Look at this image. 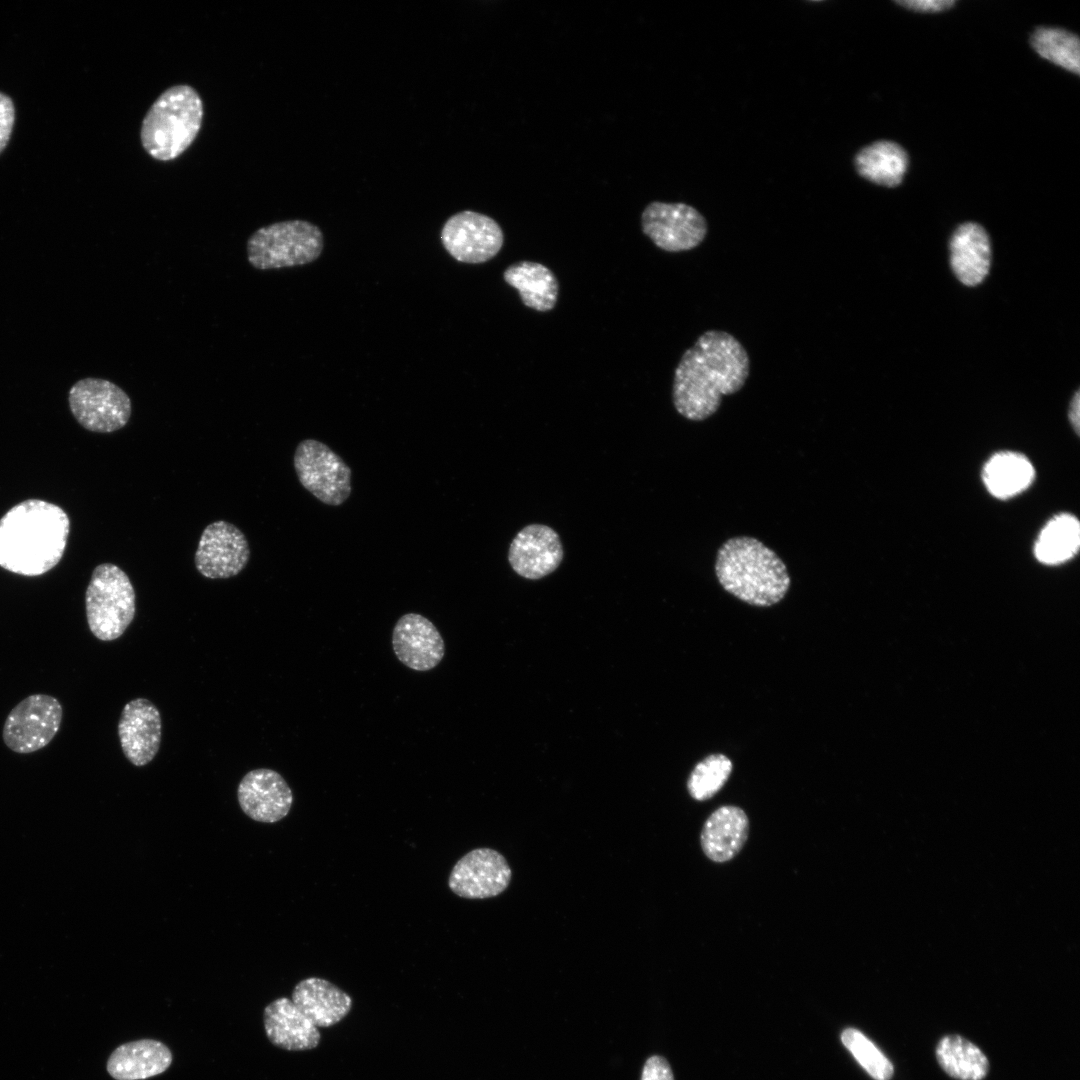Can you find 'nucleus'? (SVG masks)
Listing matches in <instances>:
<instances>
[{"mask_svg":"<svg viewBox=\"0 0 1080 1080\" xmlns=\"http://www.w3.org/2000/svg\"><path fill=\"white\" fill-rule=\"evenodd\" d=\"M750 373L743 344L722 330H707L685 350L672 384L676 411L691 421H703L719 409L723 396L740 391Z\"/></svg>","mask_w":1080,"mask_h":1080,"instance_id":"f257e3e1","label":"nucleus"},{"mask_svg":"<svg viewBox=\"0 0 1080 1080\" xmlns=\"http://www.w3.org/2000/svg\"><path fill=\"white\" fill-rule=\"evenodd\" d=\"M70 519L58 505L24 500L0 518V567L22 576H40L62 559Z\"/></svg>","mask_w":1080,"mask_h":1080,"instance_id":"f03ea898","label":"nucleus"},{"mask_svg":"<svg viewBox=\"0 0 1080 1080\" xmlns=\"http://www.w3.org/2000/svg\"><path fill=\"white\" fill-rule=\"evenodd\" d=\"M715 573L722 588L756 607L779 603L791 579L782 559L756 538L733 537L718 549Z\"/></svg>","mask_w":1080,"mask_h":1080,"instance_id":"7ed1b4c3","label":"nucleus"},{"mask_svg":"<svg viewBox=\"0 0 1080 1080\" xmlns=\"http://www.w3.org/2000/svg\"><path fill=\"white\" fill-rule=\"evenodd\" d=\"M204 115L199 93L190 85L164 90L146 112L140 129L142 147L152 158H178L196 139Z\"/></svg>","mask_w":1080,"mask_h":1080,"instance_id":"20e7f679","label":"nucleus"},{"mask_svg":"<svg viewBox=\"0 0 1080 1080\" xmlns=\"http://www.w3.org/2000/svg\"><path fill=\"white\" fill-rule=\"evenodd\" d=\"M86 617L92 634L102 641L123 635L136 612V595L128 575L117 565L96 566L85 593Z\"/></svg>","mask_w":1080,"mask_h":1080,"instance_id":"39448f33","label":"nucleus"},{"mask_svg":"<svg viewBox=\"0 0 1080 1080\" xmlns=\"http://www.w3.org/2000/svg\"><path fill=\"white\" fill-rule=\"evenodd\" d=\"M319 227L305 220H286L257 229L247 240V259L258 270L301 266L323 250Z\"/></svg>","mask_w":1080,"mask_h":1080,"instance_id":"423d86ee","label":"nucleus"},{"mask_svg":"<svg viewBox=\"0 0 1080 1080\" xmlns=\"http://www.w3.org/2000/svg\"><path fill=\"white\" fill-rule=\"evenodd\" d=\"M69 408L86 430L111 433L123 428L132 413L128 394L115 383L87 377L77 381L68 393Z\"/></svg>","mask_w":1080,"mask_h":1080,"instance_id":"0eeeda50","label":"nucleus"},{"mask_svg":"<svg viewBox=\"0 0 1080 1080\" xmlns=\"http://www.w3.org/2000/svg\"><path fill=\"white\" fill-rule=\"evenodd\" d=\"M294 468L301 485L322 503L339 506L349 498L352 471L326 444L302 440L294 453Z\"/></svg>","mask_w":1080,"mask_h":1080,"instance_id":"6e6552de","label":"nucleus"},{"mask_svg":"<svg viewBox=\"0 0 1080 1080\" xmlns=\"http://www.w3.org/2000/svg\"><path fill=\"white\" fill-rule=\"evenodd\" d=\"M643 233L666 252H684L698 247L706 238V218L686 203L653 201L641 214Z\"/></svg>","mask_w":1080,"mask_h":1080,"instance_id":"1a4fd4ad","label":"nucleus"},{"mask_svg":"<svg viewBox=\"0 0 1080 1080\" xmlns=\"http://www.w3.org/2000/svg\"><path fill=\"white\" fill-rule=\"evenodd\" d=\"M63 710L58 699L33 694L20 701L9 713L3 727L5 745L16 753H31L51 742L58 732Z\"/></svg>","mask_w":1080,"mask_h":1080,"instance_id":"9d476101","label":"nucleus"},{"mask_svg":"<svg viewBox=\"0 0 1080 1080\" xmlns=\"http://www.w3.org/2000/svg\"><path fill=\"white\" fill-rule=\"evenodd\" d=\"M440 238L454 259L469 264L487 262L498 254L504 243L500 225L493 218L472 210L448 218Z\"/></svg>","mask_w":1080,"mask_h":1080,"instance_id":"9b49d317","label":"nucleus"},{"mask_svg":"<svg viewBox=\"0 0 1080 1080\" xmlns=\"http://www.w3.org/2000/svg\"><path fill=\"white\" fill-rule=\"evenodd\" d=\"M249 557V544L244 533L235 525L219 520L203 530L194 562L202 576L227 579L239 574Z\"/></svg>","mask_w":1080,"mask_h":1080,"instance_id":"f8f14e48","label":"nucleus"},{"mask_svg":"<svg viewBox=\"0 0 1080 1080\" xmlns=\"http://www.w3.org/2000/svg\"><path fill=\"white\" fill-rule=\"evenodd\" d=\"M511 876V868L501 853L491 848H476L453 866L448 886L459 897L485 899L505 891Z\"/></svg>","mask_w":1080,"mask_h":1080,"instance_id":"ddd939ff","label":"nucleus"},{"mask_svg":"<svg viewBox=\"0 0 1080 1080\" xmlns=\"http://www.w3.org/2000/svg\"><path fill=\"white\" fill-rule=\"evenodd\" d=\"M242 811L252 820L275 823L288 815L293 794L286 780L275 770L259 768L249 771L237 788Z\"/></svg>","mask_w":1080,"mask_h":1080,"instance_id":"4468645a","label":"nucleus"},{"mask_svg":"<svg viewBox=\"0 0 1080 1080\" xmlns=\"http://www.w3.org/2000/svg\"><path fill=\"white\" fill-rule=\"evenodd\" d=\"M563 554L560 537L554 529L543 524H530L512 540L508 561L521 577L538 580L559 567Z\"/></svg>","mask_w":1080,"mask_h":1080,"instance_id":"2eb2a0df","label":"nucleus"},{"mask_svg":"<svg viewBox=\"0 0 1080 1080\" xmlns=\"http://www.w3.org/2000/svg\"><path fill=\"white\" fill-rule=\"evenodd\" d=\"M392 647L406 667L424 672L435 668L445 655L444 640L436 626L417 613L401 616L392 631Z\"/></svg>","mask_w":1080,"mask_h":1080,"instance_id":"dca6fc26","label":"nucleus"},{"mask_svg":"<svg viewBox=\"0 0 1080 1080\" xmlns=\"http://www.w3.org/2000/svg\"><path fill=\"white\" fill-rule=\"evenodd\" d=\"M162 724L158 708L148 699L136 698L122 709L118 735L125 757L134 766L151 762L161 743Z\"/></svg>","mask_w":1080,"mask_h":1080,"instance_id":"f3484780","label":"nucleus"},{"mask_svg":"<svg viewBox=\"0 0 1080 1080\" xmlns=\"http://www.w3.org/2000/svg\"><path fill=\"white\" fill-rule=\"evenodd\" d=\"M264 1028L269 1041L284 1050L306 1051L321 1041L318 1029L287 997H280L264 1009Z\"/></svg>","mask_w":1080,"mask_h":1080,"instance_id":"a211bd4d","label":"nucleus"},{"mask_svg":"<svg viewBox=\"0 0 1080 1080\" xmlns=\"http://www.w3.org/2000/svg\"><path fill=\"white\" fill-rule=\"evenodd\" d=\"M749 835V819L745 811L734 805H723L713 811L703 824L700 843L711 861L724 863L742 850Z\"/></svg>","mask_w":1080,"mask_h":1080,"instance_id":"6ab92c4d","label":"nucleus"},{"mask_svg":"<svg viewBox=\"0 0 1080 1080\" xmlns=\"http://www.w3.org/2000/svg\"><path fill=\"white\" fill-rule=\"evenodd\" d=\"M291 1000L318 1028L336 1025L349 1014L353 1005L349 994L319 977L299 981L292 991Z\"/></svg>","mask_w":1080,"mask_h":1080,"instance_id":"aec40b11","label":"nucleus"},{"mask_svg":"<svg viewBox=\"0 0 1080 1080\" xmlns=\"http://www.w3.org/2000/svg\"><path fill=\"white\" fill-rule=\"evenodd\" d=\"M950 264L957 279L965 286H976L987 276L991 263V245L987 232L978 223L959 225L950 239Z\"/></svg>","mask_w":1080,"mask_h":1080,"instance_id":"412c9836","label":"nucleus"},{"mask_svg":"<svg viewBox=\"0 0 1080 1080\" xmlns=\"http://www.w3.org/2000/svg\"><path fill=\"white\" fill-rule=\"evenodd\" d=\"M172 1062L170 1049L153 1039H140L118 1046L107 1061V1071L116 1080H144L166 1071Z\"/></svg>","mask_w":1080,"mask_h":1080,"instance_id":"4be33fe9","label":"nucleus"},{"mask_svg":"<svg viewBox=\"0 0 1080 1080\" xmlns=\"http://www.w3.org/2000/svg\"><path fill=\"white\" fill-rule=\"evenodd\" d=\"M503 278L519 292L526 307L540 312L555 307L559 284L554 273L545 265L532 261L516 262L504 270Z\"/></svg>","mask_w":1080,"mask_h":1080,"instance_id":"5701e85b","label":"nucleus"},{"mask_svg":"<svg viewBox=\"0 0 1080 1080\" xmlns=\"http://www.w3.org/2000/svg\"><path fill=\"white\" fill-rule=\"evenodd\" d=\"M908 154L898 143L877 140L854 156L856 172L877 185L894 187L901 183L908 167Z\"/></svg>","mask_w":1080,"mask_h":1080,"instance_id":"b1692460","label":"nucleus"},{"mask_svg":"<svg viewBox=\"0 0 1080 1080\" xmlns=\"http://www.w3.org/2000/svg\"><path fill=\"white\" fill-rule=\"evenodd\" d=\"M1035 470L1027 457L1017 452L994 454L985 463L983 482L991 495L1007 499L1024 491L1033 481Z\"/></svg>","mask_w":1080,"mask_h":1080,"instance_id":"393cba45","label":"nucleus"},{"mask_svg":"<svg viewBox=\"0 0 1080 1080\" xmlns=\"http://www.w3.org/2000/svg\"><path fill=\"white\" fill-rule=\"evenodd\" d=\"M1080 545V525L1073 515L1059 514L1050 519L1039 533L1034 545L1037 560L1057 565L1071 559Z\"/></svg>","mask_w":1080,"mask_h":1080,"instance_id":"a878e982","label":"nucleus"},{"mask_svg":"<svg viewBox=\"0 0 1080 1080\" xmlns=\"http://www.w3.org/2000/svg\"><path fill=\"white\" fill-rule=\"evenodd\" d=\"M936 1058L942 1069L958 1080H982L989 1070L986 1055L960 1035L943 1037L936 1047Z\"/></svg>","mask_w":1080,"mask_h":1080,"instance_id":"bb28decb","label":"nucleus"},{"mask_svg":"<svg viewBox=\"0 0 1080 1080\" xmlns=\"http://www.w3.org/2000/svg\"><path fill=\"white\" fill-rule=\"evenodd\" d=\"M1030 43L1041 57L1079 74L1080 42L1075 33L1060 27L1039 26L1032 32Z\"/></svg>","mask_w":1080,"mask_h":1080,"instance_id":"cd10ccee","label":"nucleus"},{"mask_svg":"<svg viewBox=\"0 0 1080 1080\" xmlns=\"http://www.w3.org/2000/svg\"><path fill=\"white\" fill-rule=\"evenodd\" d=\"M733 769L731 760L716 753L698 762L687 781L690 796L697 801L712 798L728 781Z\"/></svg>","mask_w":1080,"mask_h":1080,"instance_id":"c85d7f7f","label":"nucleus"},{"mask_svg":"<svg viewBox=\"0 0 1080 1080\" xmlns=\"http://www.w3.org/2000/svg\"><path fill=\"white\" fill-rule=\"evenodd\" d=\"M841 1041L872 1078L891 1079L894 1073L891 1061L861 1031L847 1028L841 1034Z\"/></svg>","mask_w":1080,"mask_h":1080,"instance_id":"c756f323","label":"nucleus"},{"mask_svg":"<svg viewBox=\"0 0 1080 1080\" xmlns=\"http://www.w3.org/2000/svg\"><path fill=\"white\" fill-rule=\"evenodd\" d=\"M15 110L12 100L0 92V153L6 147L14 125Z\"/></svg>","mask_w":1080,"mask_h":1080,"instance_id":"7c9ffc66","label":"nucleus"},{"mask_svg":"<svg viewBox=\"0 0 1080 1080\" xmlns=\"http://www.w3.org/2000/svg\"><path fill=\"white\" fill-rule=\"evenodd\" d=\"M641 1080H674V1077L667 1060L655 1055L647 1059Z\"/></svg>","mask_w":1080,"mask_h":1080,"instance_id":"2f4dec72","label":"nucleus"},{"mask_svg":"<svg viewBox=\"0 0 1080 1080\" xmlns=\"http://www.w3.org/2000/svg\"><path fill=\"white\" fill-rule=\"evenodd\" d=\"M897 4L918 12H938L952 7L955 0H897Z\"/></svg>","mask_w":1080,"mask_h":1080,"instance_id":"473e14b6","label":"nucleus"},{"mask_svg":"<svg viewBox=\"0 0 1080 1080\" xmlns=\"http://www.w3.org/2000/svg\"><path fill=\"white\" fill-rule=\"evenodd\" d=\"M1068 416H1069V420H1070L1075 432L1078 434L1079 433V425H1080V420H1079V418H1080L1079 391H1077L1074 394L1073 398H1072V401H1071L1070 407H1069Z\"/></svg>","mask_w":1080,"mask_h":1080,"instance_id":"72a5a7b5","label":"nucleus"}]
</instances>
